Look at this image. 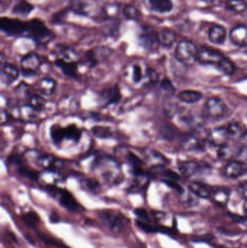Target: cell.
Segmentation results:
<instances>
[{
    "label": "cell",
    "mask_w": 247,
    "mask_h": 248,
    "mask_svg": "<svg viewBox=\"0 0 247 248\" xmlns=\"http://www.w3.org/2000/svg\"><path fill=\"white\" fill-rule=\"evenodd\" d=\"M198 51L196 45L191 41H181L175 48V58L181 63L191 65L197 61Z\"/></svg>",
    "instance_id": "6da1fadb"
},
{
    "label": "cell",
    "mask_w": 247,
    "mask_h": 248,
    "mask_svg": "<svg viewBox=\"0 0 247 248\" xmlns=\"http://www.w3.org/2000/svg\"><path fill=\"white\" fill-rule=\"evenodd\" d=\"M46 189L52 196L58 198L59 204L65 209L71 212H75L78 211L79 208L78 202L71 192H68L66 189H61L52 185L47 186Z\"/></svg>",
    "instance_id": "7a4b0ae2"
},
{
    "label": "cell",
    "mask_w": 247,
    "mask_h": 248,
    "mask_svg": "<svg viewBox=\"0 0 247 248\" xmlns=\"http://www.w3.org/2000/svg\"><path fill=\"white\" fill-rule=\"evenodd\" d=\"M0 29L1 31L9 36H20L26 33L27 21L10 17H1Z\"/></svg>",
    "instance_id": "3957f363"
},
{
    "label": "cell",
    "mask_w": 247,
    "mask_h": 248,
    "mask_svg": "<svg viewBox=\"0 0 247 248\" xmlns=\"http://www.w3.org/2000/svg\"><path fill=\"white\" fill-rule=\"evenodd\" d=\"M26 33L29 37L37 42H42L52 35L46 25L39 19H33L27 21Z\"/></svg>",
    "instance_id": "277c9868"
},
{
    "label": "cell",
    "mask_w": 247,
    "mask_h": 248,
    "mask_svg": "<svg viewBox=\"0 0 247 248\" xmlns=\"http://www.w3.org/2000/svg\"><path fill=\"white\" fill-rule=\"evenodd\" d=\"M204 109L206 114L214 119H222L229 111V108L223 100L216 97H210L207 100Z\"/></svg>",
    "instance_id": "5b68a950"
},
{
    "label": "cell",
    "mask_w": 247,
    "mask_h": 248,
    "mask_svg": "<svg viewBox=\"0 0 247 248\" xmlns=\"http://www.w3.org/2000/svg\"><path fill=\"white\" fill-rule=\"evenodd\" d=\"M113 53V50L107 46H100L94 49L88 50L84 55V63L89 67L93 68L101 61L108 58Z\"/></svg>",
    "instance_id": "8992f818"
},
{
    "label": "cell",
    "mask_w": 247,
    "mask_h": 248,
    "mask_svg": "<svg viewBox=\"0 0 247 248\" xmlns=\"http://www.w3.org/2000/svg\"><path fill=\"white\" fill-rule=\"evenodd\" d=\"M40 58L34 52H29L22 58L20 61L22 74L25 77H32L36 74V71L40 68Z\"/></svg>",
    "instance_id": "52a82bcc"
},
{
    "label": "cell",
    "mask_w": 247,
    "mask_h": 248,
    "mask_svg": "<svg viewBox=\"0 0 247 248\" xmlns=\"http://www.w3.org/2000/svg\"><path fill=\"white\" fill-rule=\"evenodd\" d=\"M101 221L114 233H121L125 229L124 219L120 214H113L110 211H103L100 215Z\"/></svg>",
    "instance_id": "ba28073f"
},
{
    "label": "cell",
    "mask_w": 247,
    "mask_h": 248,
    "mask_svg": "<svg viewBox=\"0 0 247 248\" xmlns=\"http://www.w3.org/2000/svg\"><path fill=\"white\" fill-rule=\"evenodd\" d=\"M226 57L219 51L203 47L198 51L197 61L204 65H213L218 67Z\"/></svg>",
    "instance_id": "9c48e42d"
},
{
    "label": "cell",
    "mask_w": 247,
    "mask_h": 248,
    "mask_svg": "<svg viewBox=\"0 0 247 248\" xmlns=\"http://www.w3.org/2000/svg\"><path fill=\"white\" fill-rule=\"evenodd\" d=\"M231 136L229 130L225 127H217L213 128L206 136L207 141L212 145L220 147L227 144Z\"/></svg>",
    "instance_id": "30bf717a"
},
{
    "label": "cell",
    "mask_w": 247,
    "mask_h": 248,
    "mask_svg": "<svg viewBox=\"0 0 247 248\" xmlns=\"http://www.w3.org/2000/svg\"><path fill=\"white\" fill-rule=\"evenodd\" d=\"M121 93L118 85L113 86L104 89L100 94V101L103 107H107L110 105L116 104L121 100Z\"/></svg>",
    "instance_id": "8fae6325"
},
{
    "label": "cell",
    "mask_w": 247,
    "mask_h": 248,
    "mask_svg": "<svg viewBox=\"0 0 247 248\" xmlns=\"http://www.w3.org/2000/svg\"><path fill=\"white\" fill-rule=\"evenodd\" d=\"M139 43L148 50L153 51L159 46L157 31L151 29H145L139 36Z\"/></svg>",
    "instance_id": "7c38bea8"
},
{
    "label": "cell",
    "mask_w": 247,
    "mask_h": 248,
    "mask_svg": "<svg viewBox=\"0 0 247 248\" xmlns=\"http://www.w3.org/2000/svg\"><path fill=\"white\" fill-rule=\"evenodd\" d=\"M247 167L245 163L240 160H231L223 168V173L229 179H236L245 174Z\"/></svg>",
    "instance_id": "4fadbf2b"
},
{
    "label": "cell",
    "mask_w": 247,
    "mask_h": 248,
    "mask_svg": "<svg viewBox=\"0 0 247 248\" xmlns=\"http://www.w3.org/2000/svg\"><path fill=\"white\" fill-rule=\"evenodd\" d=\"M231 41L240 47L247 46V26L240 24L233 27L230 32Z\"/></svg>",
    "instance_id": "5bb4252c"
},
{
    "label": "cell",
    "mask_w": 247,
    "mask_h": 248,
    "mask_svg": "<svg viewBox=\"0 0 247 248\" xmlns=\"http://www.w3.org/2000/svg\"><path fill=\"white\" fill-rule=\"evenodd\" d=\"M55 64L67 77L73 78L78 77V64L75 61L58 58L55 61Z\"/></svg>",
    "instance_id": "9a60e30c"
},
{
    "label": "cell",
    "mask_w": 247,
    "mask_h": 248,
    "mask_svg": "<svg viewBox=\"0 0 247 248\" xmlns=\"http://www.w3.org/2000/svg\"><path fill=\"white\" fill-rule=\"evenodd\" d=\"M239 152H240V147L239 144L230 143L229 141L227 144L219 147L218 155L222 160L231 161L239 157Z\"/></svg>",
    "instance_id": "2e32d148"
},
{
    "label": "cell",
    "mask_w": 247,
    "mask_h": 248,
    "mask_svg": "<svg viewBox=\"0 0 247 248\" xmlns=\"http://www.w3.org/2000/svg\"><path fill=\"white\" fill-rule=\"evenodd\" d=\"M19 71L15 65L11 63H5L1 66V82L5 84H13L18 78Z\"/></svg>",
    "instance_id": "e0dca14e"
},
{
    "label": "cell",
    "mask_w": 247,
    "mask_h": 248,
    "mask_svg": "<svg viewBox=\"0 0 247 248\" xmlns=\"http://www.w3.org/2000/svg\"><path fill=\"white\" fill-rule=\"evenodd\" d=\"M210 199L219 206H226L230 199V190L226 187L217 188L212 190Z\"/></svg>",
    "instance_id": "ac0fdd59"
},
{
    "label": "cell",
    "mask_w": 247,
    "mask_h": 248,
    "mask_svg": "<svg viewBox=\"0 0 247 248\" xmlns=\"http://www.w3.org/2000/svg\"><path fill=\"white\" fill-rule=\"evenodd\" d=\"M208 38L212 43L215 45H222L226 40V29L220 25H214L209 30Z\"/></svg>",
    "instance_id": "d6986e66"
},
{
    "label": "cell",
    "mask_w": 247,
    "mask_h": 248,
    "mask_svg": "<svg viewBox=\"0 0 247 248\" xmlns=\"http://www.w3.org/2000/svg\"><path fill=\"white\" fill-rule=\"evenodd\" d=\"M189 189L196 196L203 199H208L211 196V188L207 185L198 182H192L189 185Z\"/></svg>",
    "instance_id": "ffe728a7"
},
{
    "label": "cell",
    "mask_w": 247,
    "mask_h": 248,
    "mask_svg": "<svg viewBox=\"0 0 247 248\" xmlns=\"http://www.w3.org/2000/svg\"><path fill=\"white\" fill-rule=\"evenodd\" d=\"M180 173L185 177H191L197 173L200 169V164L195 160H185L178 166Z\"/></svg>",
    "instance_id": "44dd1931"
},
{
    "label": "cell",
    "mask_w": 247,
    "mask_h": 248,
    "mask_svg": "<svg viewBox=\"0 0 247 248\" xmlns=\"http://www.w3.org/2000/svg\"><path fill=\"white\" fill-rule=\"evenodd\" d=\"M160 45L165 47H170L176 41V33L168 29H162L157 31Z\"/></svg>",
    "instance_id": "7402d4cb"
},
{
    "label": "cell",
    "mask_w": 247,
    "mask_h": 248,
    "mask_svg": "<svg viewBox=\"0 0 247 248\" xmlns=\"http://www.w3.org/2000/svg\"><path fill=\"white\" fill-rule=\"evenodd\" d=\"M38 91L44 96H51L56 90L57 83L53 78H43L36 84Z\"/></svg>",
    "instance_id": "603a6c76"
},
{
    "label": "cell",
    "mask_w": 247,
    "mask_h": 248,
    "mask_svg": "<svg viewBox=\"0 0 247 248\" xmlns=\"http://www.w3.org/2000/svg\"><path fill=\"white\" fill-rule=\"evenodd\" d=\"M34 7L27 0H18L13 6L12 13L15 16L20 17H27L33 11Z\"/></svg>",
    "instance_id": "cb8c5ba5"
},
{
    "label": "cell",
    "mask_w": 247,
    "mask_h": 248,
    "mask_svg": "<svg viewBox=\"0 0 247 248\" xmlns=\"http://www.w3.org/2000/svg\"><path fill=\"white\" fill-rule=\"evenodd\" d=\"M148 3L151 10L158 13H169L174 7L172 0H148Z\"/></svg>",
    "instance_id": "d4e9b609"
},
{
    "label": "cell",
    "mask_w": 247,
    "mask_h": 248,
    "mask_svg": "<svg viewBox=\"0 0 247 248\" xmlns=\"http://www.w3.org/2000/svg\"><path fill=\"white\" fill-rule=\"evenodd\" d=\"M128 160L130 163L131 170L134 176L140 177V176H145V171H144L143 161L133 153H129L128 155Z\"/></svg>",
    "instance_id": "484cf974"
},
{
    "label": "cell",
    "mask_w": 247,
    "mask_h": 248,
    "mask_svg": "<svg viewBox=\"0 0 247 248\" xmlns=\"http://www.w3.org/2000/svg\"><path fill=\"white\" fill-rule=\"evenodd\" d=\"M178 97L183 103L193 104L197 103L203 98V94L200 92L194 90H184L178 94Z\"/></svg>",
    "instance_id": "4316f807"
},
{
    "label": "cell",
    "mask_w": 247,
    "mask_h": 248,
    "mask_svg": "<svg viewBox=\"0 0 247 248\" xmlns=\"http://www.w3.org/2000/svg\"><path fill=\"white\" fill-rule=\"evenodd\" d=\"M50 137L52 142L57 146H59L65 140V127L59 124L52 125L50 129Z\"/></svg>",
    "instance_id": "83f0119b"
},
{
    "label": "cell",
    "mask_w": 247,
    "mask_h": 248,
    "mask_svg": "<svg viewBox=\"0 0 247 248\" xmlns=\"http://www.w3.org/2000/svg\"><path fill=\"white\" fill-rule=\"evenodd\" d=\"M59 163L60 161L59 160L55 158L50 155H44L41 156L39 158V163L40 166L46 170H50V171H55L58 169V165H59Z\"/></svg>",
    "instance_id": "f1b7e54d"
},
{
    "label": "cell",
    "mask_w": 247,
    "mask_h": 248,
    "mask_svg": "<svg viewBox=\"0 0 247 248\" xmlns=\"http://www.w3.org/2000/svg\"><path fill=\"white\" fill-rule=\"evenodd\" d=\"M65 140H72L73 141H79L82 135V130L78 128L75 124H71L65 127Z\"/></svg>",
    "instance_id": "f546056e"
},
{
    "label": "cell",
    "mask_w": 247,
    "mask_h": 248,
    "mask_svg": "<svg viewBox=\"0 0 247 248\" xmlns=\"http://www.w3.org/2000/svg\"><path fill=\"white\" fill-rule=\"evenodd\" d=\"M226 7L232 13L241 14L246 11L247 3L245 0H227Z\"/></svg>",
    "instance_id": "4dcf8cb0"
},
{
    "label": "cell",
    "mask_w": 247,
    "mask_h": 248,
    "mask_svg": "<svg viewBox=\"0 0 247 248\" xmlns=\"http://www.w3.org/2000/svg\"><path fill=\"white\" fill-rule=\"evenodd\" d=\"M183 147L187 151L200 150L203 147V142L196 136H190L183 141Z\"/></svg>",
    "instance_id": "1f68e13d"
},
{
    "label": "cell",
    "mask_w": 247,
    "mask_h": 248,
    "mask_svg": "<svg viewBox=\"0 0 247 248\" xmlns=\"http://www.w3.org/2000/svg\"><path fill=\"white\" fill-rule=\"evenodd\" d=\"M123 14L128 20H137L142 17L140 10L132 4H127L123 7Z\"/></svg>",
    "instance_id": "d6a6232c"
},
{
    "label": "cell",
    "mask_w": 247,
    "mask_h": 248,
    "mask_svg": "<svg viewBox=\"0 0 247 248\" xmlns=\"http://www.w3.org/2000/svg\"><path fill=\"white\" fill-rule=\"evenodd\" d=\"M29 105L34 111H42L46 106V100L42 96L33 94L29 99Z\"/></svg>",
    "instance_id": "836d02e7"
},
{
    "label": "cell",
    "mask_w": 247,
    "mask_h": 248,
    "mask_svg": "<svg viewBox=\"0 0 247 248\" xmlns=\"http://www.w3.org/2000/svg\"><path fill=\"white\" fill-rule=\"evenodd\" d=\"M88 3L85 0H74L70 7V10L81 16L88 15Z\"/></svg>",
    "instance_id": "e575fe53"
},
{
    "label": "cell",
    "mask_w": 247,
    "mask_h": 248,
    "mask_svg": "<svg viewBox=\"0 0 247 248\" xmlns=\"http://www.w3.org/2000/svg\"><path fill=\"white\" fill-rule=\"evenodd\" d=\"M91 132L100 139H107L112 137L111 129L109 127L102 126V125H96L91 128Z\"/></svg>",
    "instance_id": "d590c367"
},
{
    "label": "cell",
    "mask_w": 247,
    "mask_h": 248,
    "mask_svg": "<svg viewBox=\"0 0 247 248\" xmlns=\"http://www.w3.org/2000/svg\"><path fill=\"white\" fill-rule=\"evenodd\" d=\"M17 173L20 176L30 179V180L33 181V182H36L39 178V172L35 171V170L28 169V168L24 167V166H19L18 169H17Z\"/></svg>",
    "instance_id": "8d00e7d4"
},
{
    "label": "cell",
    "mask_w": 247,
    "mask_h": 248,
    "mask_svg": "<svg viewBox=\"0 0 247 248\" xmlns=\"http://www.w3.org/2000/svg\"><path fill=\"white\" fill-rule=\"evenodd\" d=\"M218 69L226 74V75H232L235 71V66L232 61L229 58H225V59L220 62V65L217 67Z\"/></svg>",
    "instance_id": "74e56055"
},
{
    "label": "cell",
    "mask_w": 247,
    "mask_h": 248,
    "mask_svg": "<svg viewBox=\"0 0 247 248\" xmlns=\"http://www.w3.org/2000/svg\"><path fill=\"white\" fill-rule=\"evenodd\" d=\"M23 221L25 224L30 227V228L35 229V227L37 226L38 223L39 222V218L37 214L33 211H29L26 214H23Z\"/></svg>",
    "instance_id": "f35d334b"
},
{
    "label": "cell",
    "mask_w": 247,
    "mask_h": 248,
    "mask_svg": "<svg viewBox=\"0 0 247 248\" xmlns=\"http://www.w3.org/2000/svg\"><path fill=\"white\" fill-rule=\"evenodd\" d=\"M136 225L138 228L140 229L142 231L147 234H154V233L159 232V227L158 226L152 225L149 222L142 221V220L138 219L136 221Z\"/></svg>",
    "instance_id": "ab89813d"
},
{
    "label": "cell",
    "mask_w": 247,
    "mask_h": 248,
    "mask_svg": "<svg viewBox=\"0 0 247 248\" xmlns=\"http://www.w3.org/2000/svg\"><path fill=\"white\" fill-rule=\"evenodd\" d=\"M239 145L240 147V152L238 158L247 160V131L242 133L239 137Z\"/></svg>",
    "instance_id": "60d3db41"
},
{
    "label": "cell",
    "mask_w": 247,
    "mask_h": 248,
    "mask_svg": "<svg viewBox=\"0 0 247 248\" xmlns=\"http://www.w3.org/2000/svg\"><path fill=\"white\" fill-rule=\"evenodd\" d=\"M15 93L17 96L19 97H29L30 94V87L26 83H20L15 89Z\"/></svg>",
    "instance_id": "b9f144b4"
},
{
    "label": "cell",
    "mask_w": 247,
    "mask_h": 248,
    "mask_svg": "<svg viewBox=\"0 0 247 248\" xmlns=\"http://www.w3.org/2000/svg\"><path fill=\"white\" fill-rule=\"evenodd\" d=\"M84 185L88 190L97 192L100 189V183L94 179H87L84 181Z\"/></svg>",
    "instance_id": "7bdbcfd3"
},
{
    "label": "cell",
    "mask_w": 247,
    "mask_h": 248,
    "mask_svg": "<svg viewBox=\"0 0 247 248\" xmlns=\"http://www.w3.org/2000/svg\"><path fill=\"white\" fill-rule=\"evenodd\" d=\"M227 128L231 137H240V136L242 135V128H241L240 125L236 122L229 124Z\"/></svg>",
    "instance_id": "ee69618b"
},
{
    "label": "cell",
    "mask_w": 247,
    "mask_h": 248,
    "mask_svg": "<svg viewBox=\"0 0 247 248\" xmlns=\"http://www.w3.org/2000/svg\"><path fill=\"white\" fill-rule=\"evenodd\" d=\"M143 78V73H142V69L140 65H134L133 66V82L137 83L140 82Z\"/></svg>",
    "instance_id": "f6af8a7d"
},
{
    "label": "cell",
    "mask_w": 247,
    "mask_h": 248,
    "mask_svg": "<svg viewBox=\"0 0 247 248\" xmlns=\"http://www.w3.org/2000/svg\"><path fill=\"white\" fill-rule=\"evenodd\" d=\"M146 75H147L148 79H149V83H151V84H156L159 80V76H158L157 71L154 70L153 68H148L146 70Z\"/></svg>",
    "instance_id": "bcb514c9"
},
{
    "label": "cell",
    "mask_w": 247,
    "mask_h": 248,
    "mask_svg": "<svg viewBox=\"0 0 247 248\" xmlns=\"http://www.w3.org/2000/svg\"><path fill=\"white\" fill-rule=\"evenodd\" d=\"M133 213L139 218V219L149 222V214H148L147 211L146 210L144 209V208H136V209L134 210Z\"/></svg>",
    "instance_id": "7dc6e473"
},
{
    "label": "cell",
    "mask_w": 247,
    "mask_h": 248,
    "mask_svg": "<svg viewBox=\"0 0 247 248\" xmlns=\"http://www.w3.org/2000/svg\"><path fill=\"white\" fill-rule=\"evenodd\" d=\"M7 161L10 164L14 165V166H20L22 164L21 157L18 155H10L7 157Z\"/></svg>",
    "instance_id": "c3c4849f"
},
{
    "label": "cell",
    "mask_w": 247,
    "mask_h": 248,
    "mask_svg": "<svg viewBox=\"0 0 247 248\" xmlns=\"http://www.w3.org/2000/svg\"><path fill=\"white\" fill-rule=\"evenodd\" d=\"M165 183H166L168 186H171L173 189H175L177 192H180V193H182L184 192V189H183L182 186L179 185V184L177 183L174 180V179H170V180H165Z\"/></svg>",
    "instance_id": "681fc988"
},
{
    "label": "cell",
    "mask_w": 247,
    "mask_h": 248,
    "mask_svg": "<svg viewBox=\"0 0 247 248\" xmlns=\"http://www.w3.org/2000/svg\"><path fill=\"white\" fill-rule=\"evenodd\" d=\"M69 10H68V9H65V10H62V11L57 13L55 16H54L53 21L58 23H60V22H62L64 17H65V16H66V14L68 13V12L69 11Z\"/></svg>",
    "instance_id": "f907efd6"
},
{
    "label": "cell",
    "mask_w": 247,
    "mask_h": 248,
    "mask_svg": "<svg viewBox=\"0 0 247 248\" xmlns=\"http://www.w3.org/2000/svg\"><path fill=\"white\" fill-rule=\"evenodd\" d=\"M238 190H239V194L242 198L247 200V181L242 182L239 184V187H238Z\"/></svg>",
    "instance_id": "816d5d0a"
},
{
    "label": "cell",
    "mask_w": 247,
    "mask_h": 248,
    "mask_svg": "<svg viewBox=\"0 0 247 248\" xmlns=\"http://www.w3.org/2000/svg\"><path fill=\"white\" fill-rule=\"evenodd\" d=\"M161 87L165 91H174V87H173L171 81L168 79H164L163 81L161 82Z\"/></svg>",
    "instance_id": "f5cc1de1"
},
{
    "label": "cell",
    "mask_w": 247,
    "mask_h": 248,
    "mask_svg": "<svg viewBox=\"0 0 247 248\" xmlns=\"http://www.w3.org/2000/svg\"><path fill=\"white\" fill-rule=\"evenodd\" d=\"M8 119V115H7V112L4 111V110H1V124L3 125L4 124L7 123Z\"/></svg>",
    "instance_id": "db71d44e"
},
{
    "label": "cell",
    "mask_w": 247,
    "mask_h": 248,
    "mask_svg": "<svg viewBox=\"0 0 247 248\" xmlns=\"http://www.w3.org/2000/svg\"><path fill=\"white\" fill-rule=\"evenodd\" d=\"M49 219H50L51 222L53 223V224L59 222V217H58V214H51L50 217H49Z\"/></svg>",
    "instance_id": "11a10c76"
},
{
    "label": "cell",
    "mask_w": 247,
    "mask_h": 248,
    "mask_svg": "<svg viewBox=\"0 0 247 248\" xmlns=\"http://www.w3.org/2000/svg\"><path fill=\"white\" fill-rule=\"evenodd\" d=\"M244 211H245V214L247 215V200L245 201V204H244Z\"/></svg>",
    "instance_id": "9f6ffc18"
},
{
    "label": "cell",
    "mask_w": 247,
    "mask_h": 248,
    "mask_svg": "<svg viewBox=\"0 0 247 248\" xmlns=\"http://www.w3.org/2000/svg\"><path fill=\"white\" fill-rule=\"evenodd\" d=\"M205 1H209V2H213V1H216V0H205Z\"/></svg>",
    "instance_id": "6f0895ef"
}]
</instances>
